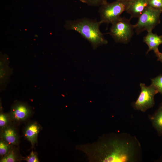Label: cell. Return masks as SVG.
I'll return each instance as SVG.
<instances>
[{"instance_id":"5b68a950","label":"cell","mask_w":162,"mask_h":162,"mask_svg":"<svg viewBox=\"0 0 162 162\" xmlns=\"http://www.w3.org/2000/svg\"><path fill=\"white\" fill-rule=\"evenodd\" d=\"M130 20L120 17L112 24L110 34L116 42L127 44L129 42L134 29Z\"/></svg>"},{"instance_id":"ba28073f","label":"cell","mask_w":162,"mask_h":162,"mask_svg":"<svg viewBox=\"0 0 162 162\" xmlns=\"http://www.w3.org/2000/svg\"><path fill=\"white\" fill-rule=\"evenodd\" d=\"M143 41L148 46L146 54L151 50H153L155 53L159 51L158 46L162 44V36H158L152 32H148L143 38Z\"/></svg>"},{"instance_id":"3957f363","label":"cell","mask_w":162,"mask_h":162,"mask_svg":"<svg viewBox=\"0 0 162 162\" xmlns=\"http://www.w3.org/2000/svg\"><path fill=\"white\" fill-rule=\"evenodd\" d=\"M162 10L148 6L138 17L137 23L134 25L135 32L138 34L146 31L152 32L160 22V16Z\"/></svg>"},{"instance_id":"8992f818","label":"cell","mask_w":162,"mask_h":162,"mask_svg":"<svg viewBox=\"0 0 162 162\" xmlns=\"http://www.w3.org/2000/svg\"><path fill=\"white\" fill-rule=\"evenodd\" d=\"M141 91L136 100L133 103L134 109L145 112L152 107L154 104V96L158 92L155 88L151 84L146 86L144 83L140 85Z\"/></svg>"},{"instance_id":"ffe728a7","label":"cell","mask_w":162,"mask_h":162,"mask_svg":"<svg viewBox=\"0 0 162 162\" xmlns=\"http://www.w3.org/2000/svg\"><path fill=\"white\" fill-rule=\"evenodd\" d=\"M158 58V60L162 62V53L159 52V51L154 53Z\"/></svg>"},{"instance_id":"44dd1931","label":"cell","mask_w":162,"mask_h":162,"mask_svg":"<svg viewBox=\"0 0 162 162\" xmlns=\"http://www.w3.org/2000/svg\"><path fill=\"white\" fill-rule=\"evenodd\" d=\"M158 161H162V155L160 156L159 160H158Z\"/></svg>"},{"instance_id":"ac0fdd59","label":"cell","mask_w":162,"mask_h":162,"mask_svg":"<svg viewBox=\"0 0 162 162\" xmlns=\"http://www.w3.org/2000/svg\"><path fill=\"white\" fill-rule=\"evenodd\" d=\"M9 149L8 145L4 142L1 141L0 142V154L4 155L8 152Z\"/></svg>"},{"instance_id":"7a4b0ae2","label":"cell","mask_w":162,"mask_h":162,"mask_svg":"<svg viewBox=\"0 0 162 162\" xmlns=\"http://www.w3.org/2000/svg\"><path fill=\"white\" fill-rule=\"evenodd\" d=\"M102 23L100 21L84 18L67 20L64 27L67 30H73L79 33L90 43L94 49H96L98 46L108 43L100 29Z\"/></svg>"},{"instance_id":"7c38bea8","label":"cell","mask_w":162,"mask_h":162,"mask_svg":"<svg viewBox=\"0 0 162 162\" xmlns=\"http://www.w3.org/2000/svg\"><path fill=\"white\" fill-rule=\"evenodd\" d=\"M2 136L9 144H15L17 141L16 134L14 130L9 128L5 129L2 133Z\"/></svg>"},{"instance_id":"7402d4cb","label":"cell","mask_w":162,"mask_h":162,"mask_svg":"<svg viewBox=\"0 0 162 162\" xmlns=\"http://www.w3.org/2000/svg\"><path fill=\"white\" fill-rule=\"evenodd\" d=\"M122 0V1H128L129 0Z\"/></svg>"},{"instance_id":"9c48e42d","label":"cell","mask_w":162,"mask_h":162,"mask_svg":"<svg viewBox=\"0 0 162 162\" xmlns=\"http://www.w3.org/2000/svg\"><path fill=\"white\" fill-rule=\"evenodd\" d=\"M149 118L158 135L162 136V103L153 114L149 115Z\"/></svg>"},{"instance_id":"9a60e30c","label":"cell","mask_w":162,"mask_h":162,"mask_svg":"<svg viewBox=\"0 0 162 162\" xmlns=\"http://www.w3.org/2000/svg\"><path fill=\"white\" fill-rule=\"evenodd\" d=\"M81 2L92 6L101 5L106 2V0H80Z\"/></svg>"},{"instance_id":"6da1fadb","label":"cell","mask_w":162,"mask_h":162,"mask_svg":"<svg viewBox=\"0 0 162 162\" xmlns=\"http://www.w3.org/2000/svg\"><path fill=\"white\" fill-rule=\"evenodd\" d=\"M76 148L91 162H138L142 159L140 142L127 133L104 134L96 142L79 145Z\"/></svg>"},{"instance_id":"d6986e66","label":"cell","mask_w":162,"mask_h":162,"mask_svg":"<svg viewBox=\"0 0 162 162\" xmlns=\"http://www.w3.org/2000/svg\"><path fill=\"white\" fill-rule=\"evenodd\" d=\"M8 122L7 117L4 114L1 113L0 115V126L3 127L5 126Z\"/></svg>"},{"instance_id":"2e32d148","label":"cell","mask_w":162,"mask_h":162,"mask_svg":"<svg viewBox=\"0 0 162 162\" xmlns=\"http://www.w3.org/2000/svg\"><path fill=\"white\" fill-rule=\"evenodd\" d=\"M16 161V156L13 151L10 152L6 156L2 158L1 162H14Z\"/></svg>"},{"instance_id":"277c9868","label":"cell","mask_w":162,"mask_h":162,"mask_svg":"<svg viewBox=\"0 0 162 162\" xmlns=\"http://www.w3.org/2000/svg\"><path fill=\"white\" fill-rule=\"evenodd\" d=\"M128 1L116 0L101 5L99 12L102 23L112 24L119 19L122 13L126 11Z\"/></svg>"},{"instance_id":"e0dca14e","label":"cell","mask_w":162,"mask_h":162,"mask_svg":"<svg viewBox=\"0 0 162 162\" xmlns=\"http://www.w3.org/2000/svg\"><path fill=\"white\" fill-rule=\"evenodd\" d=\"M24 160L28 162H38L39 161L36 155L32 151L29 156L25 158Z\"/></svg>"},{"instance_id":"52a82bcc","label":"cell","mask_w":162,"mask_h":162,"mask_svg":"<svg viewBox=\"0 0 162 162\" xmlns=\"http://www.w3.org/2000/svg\"><path fill=\"white\" fill-rule=\"evenodd\" d=\"M148 6V0H129L126 11L130 15V19L138 18Z\"/></svg>"},{"instance_id":"5bb4252c","label":"cell","mask_w":162,"mask_h":162,"mask_svg":"<svg viewBox=\"0 0 162 162\" xmlns=\"http://www.w3.org/2000/svg\"><path fill=\"white\" fill-rule=\"evenodd\" d=\"M148 6L162 10V0H148Z\"/></svg>"},{"instance_id":"8fae6325","label":"cell","mask_w":162,"mask_h":162,"mask_svg":"<svg viewBox=\"0 0 162 162\" xmlns=\"http://www.w3.org/2000/svg\"><path fill=\"white\" fill-rule=\"evenodd\" d=\"M39 127L36 123L29 125L25 131V136L32 145L36 142L37 137L39 131Z\"/></svg>"},{"instance_id":"30bf717a","label":"cell","mask_w":162,"mask_h":162,"mask_svg":"<svg viewBox=\"0 0 162 162\" xmlns=\"http://www.w3.org/2000/svg\"><path fill=\"white\" fill-rule=\"evenodd\" d=\"M30 111L27 106L23 104L16 105L13 108L11 115L13 118L15 120H23L28 117Z\"/></svg>"},{"instance_id":"4fadbf2b","label":"cell","mask_w":162,"mask_h":162,"mask_svg":"<svg viewBox=\"0 0 162 162\" xmlns=\"http://www.w3.org/2000/svg\"><path fill=\"white\" fill-rule=\"evenodd\" d=\"M151 80L152 84L158 92L162 94V74Z\"/></svg>"}]
</instances>
